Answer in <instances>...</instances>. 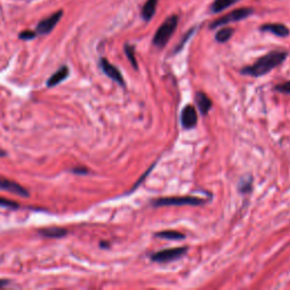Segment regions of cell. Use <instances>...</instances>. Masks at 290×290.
Returning a JSON list of instances; mask_svg holds the SVG:
<instances>
[{
  "label": "cell",
  "mask_w": 290,
  "mask_h": 290,
  "mask_svg": "<svg viewBox=\"0 0 290 290\" xmlns=\"http://www.w3.org/2000/svg\"><path fill=\"white\" fill-rule=\"evenodd\" d=\"M188 250L187 247H176V248H168L163 249L151 256V260L157 263H169V262L178 260L186 254Z\"/></svg>",
  "instance_id": "obj_5"
},
{
  "label": "cell",
  "mask_w": 290,
  "mask_h": 290,
  "mask_svg": "<svg viewBox=\"0 0 290 290\" xmlns=\"http://www.w3.org/2000/svg\"><path fill=\"white\" fill-rule=\"evenodd\" d=\"M0 157H6V152L0 149Z\"/></svg>",
  "instance_id": "obj_27"
},
{
  "label": "cell",
  "mask_w": 290,
  "mask_h": 290,
  "mask_svg": "<svg viewBox=\"0 0 290 290\" xmlns=\"http://www.w3.org/2000/svg\"><path fill=\"white\" fill-rule=\"evenodd\" d=\"M195 101L202 114H207L212 107V101L203 92H198L195 94Z\"/></svg>",
  "instance_id": "obj_12"
},
{
  "label": "cell",
  "mask_w": 290,
  "mask_h": 290,
  "mask_svg": "<svg viewBox=\"0 0 290 290\" xmlns=\"http://www.w3.org/2000/svg\"><path fill=\"white\" fill-rule=\"evenodd\" d=\"M288 52L281 51V50H273L269 53L264 54L263 57H261L256 60V62L252 65V66L244 67L240 73L243 75L253 76V78H260V76L266 75L270 73L272 69L280 66V65L287 59Z\"/></svg>",
  "instance_id": "obj_1"
},
{
  "label": "cell",
  "mask_w": 290,
  "mask_h": 290,
  "mask_svg": "<svg viewBox=\"0 0 290 290\" xmlns=\"http://www.w3.org/2000/svg\"><path fill=\"white\" fill-rule=\"evenodd\" d=\"M238 0H215L211 6V10L213 13H220L222 10L230 7L231 5L236 4Z\"/></svg>",
  "instance_id": "obj_15"
},
{
  "label": "cell",
  "mask_w": 290,
  "mask_h": 290,
  "mask_svg": "<svg viewBox=\"0 0 290 290\" xmlns=\"http://www.w3.org/2000/svg\"><path fill=\"white\" fill-rule=\"evenodd\" d=\"M204 203L205 201L203 199L195 198V196H170V198L156 199L152 202V206H198Z\"/></svg>",
  "instance_id": "obj_3"
},
{
  "label": "cell",
  "mask_w": 290,
  "mask_h": 290,
  "mask_svg": "<svg viewBox=\"0 0 290 290\" xmlns=\"http://www.w3.org/2000/svg\"><path fill=\"white\" fill-rule=\"evenodd\" d=\"M37 34L36 32L33 31H23L22 33L18 35V37L21 40H24V41H29V40H33L34 37H36Z\"/></svg>",
  "instance_id": "obj_21"
},
{
  "label": "cell",
  "mask_w": 290,
  "mask_h": 290,
  "mask_svg": "<svg viewBox=\"0 0 290 290\" xmlns=\"http://www.w3.org/2000/svg\"><path fill=\"white\" fill-rule=\"evenodd\" d=\"M0 206L9 207V209H18V207H20V204H18V203H16V202L9 201V200H7V199L0 198Z\"/></svg>",
  "instance_id": "obj_20"
},
{
  "label": "cell",
  "mask_w": 290,
  "mask_h": 290,
  "mask_svg": "<svg viewBox=\"0 0 290 290\" xmlns=\"http://www.w3.org/2000/svg\"><path fill=\"white\" fill-rule=\"evenodd\" d=\"M108 245H109V244H108V243H105V242H101V243H100V246H101L102 248H108V247H109Z\"/></svg>",
  "instance_id": "obj_26"
},
{
  "label": "cell",
  "mask_w": 290,
  "mask_h": 290,
  "mask_svg": "<svg viewBox=\"0 0 290 290\" xmlns=\"http://www.w3.org/2000/svg\"><path fill=\"white\" fill-rule=\"evenodd\" d=\"M156 236L159 238L172 239V240H180V239L185 238V236L182 233L176 231V230H163L160 233H157Z\"/></svg>",
  "instance_id": "obj_17"
},
{
  "label": "cell",
  "mask_w": 290,
  "mask_h": 290,
  "mask_svg": "<svg viewBox=\"0 0 290 290\" xmlns=\"http://www.w3.org/2000/svg\"><path fill=\"white\" fill-rule=\"evenodd\" d=\"M262 32H269V33L275 34L280 37H286L289 35L290 31L286 25L280 23H272V24H264L261 26Z\"/></svg>",
  "instance_id": "obj_10"
},
{
  "label": "cell",
  "mask_w": 290,
  "mask_h": 290,
  "mask_svg": "<svg viewBox=\"0 0 290 290\" xmlns=\"http://www.w3.org/2000/svg\"><path fill=\"white\" fill-rule=\"evenodd\" d=\"M0 189L10 191V193L22 196V198H29V196H30L29 190L24 188L23 186H21L20 184L15 183L14 180L7 179V178L2 177V176H0Z\"/></svg>",
  "instance_id": "obj_8"
},
{
  "label": "cell",
  "mask_w": 290,
  "mask_h": 290,
  "mask_svg": "<svg viewBox=\"0 0 290 290\" xmlns=\"http://www.w3.org/2000/svg\"><path fill=\"white\" fill-rule=\"evenodd\" d=\"M9 280H7V279H0V288H4V287H6L9 284Z\"/></svg>",
  "instance_id": "obj_25"
},
{
  "label": "cell",
  "mask_w": 290,
  "mask_h": 290,
  "mask_svg": "<svg viewBox=\"0 0 290 290\" xmlns=\"http://www.w3.org/2000/svg\"><path fill=\"white\" fill-rule=\"evenodd\" d=\"M253 14V9L252 8H238L233 10L231 13L222 16V17L212 22L210 25V29H217L222 25H227L229 23H234V22H238L247 18L248 16Z\"/></svg>",
  "instance_id": "obj_4"
},
{
  "label": "cell",
  "mask_w": 290,
  "mask_h": 290,
  "mask_svg": "<svg viewBox=\"0 0 290 290\" xmlns=\"http://www.w3.org/2000/svg\"><path fill=\"white\" fill-rule=\"evenodd\" d=\"M41 236L47 238H63L68 234L67 229L59 228V227H51V228H42L37 230Z\"/></svg>",
  "instance_id": "obj_13"
},
{
  "label": "cell",
  "mask_w": 290,
  "mask_h": 290,
  "mask_svg": "<svg viewBox=\"0 0 290 290\" xmlns=\"http://www.w3.org/2000/svg\"><path fill=\"white\" fill-rule=\"evenodd\" d=\"M100 66H101V69L103 70V73H105L108 78H110L112 81L116 82V83H118L120 86H125V80L123 78L122 73H120V70L116 66H113L112 64L109 63L108 59L101 58Z\"/></svg>",
  "instance_id": "obj_7"
},
{
  "label": "cell",
  "mask_w": 290,
  "mask_h": 290,
  "mask_svg": "<svg viewBox=\"0 0 290 290\" xmlns=\"http://www.w3.org/2000/svg\"><path fill=\"white\" fill-rule=\"evenodd\" d=\"M124 50H125L126 56H127V58L129 60L130 65H132V66L136 70H138L139 69V65H138V60H136V57H135V48H134V46H132V45H125Z\"/></svg>",
  "instance_id": "obj_18"
},
{
  "label": "cell",
  "mask_w": 290,
  "mask_h": 290,
  "mask_svg": "<svg viewBox=\"0 0 290 290\" xmlns=\"http://www.w3.org/2000/svg\"><path fill=\"white\" fill-rule=\"evenodd\" d=\"M252 184H253V179H252L250 176H246L240 179L238 185V189L240 193H248V191H250Z\"/></svg>",
  "instance_id": "obj_19"
},
{
  "label": "cell",
  "mask_w": 290,
  "mask_h": 290,
  "mask_svg": "<svg viewBox=\"0 0 290 290\" xmlns=\"http://www.w3.org/2000/svg\"><path fill=\"white\" fill-rule=\"evenodd\" d=\"M234 32H235V31H234V29H231V27H223V29H221L220 31L217 32L216 40H217L219 43L227 42V41L233 36Z\"/></svg>",
  "instance_id": "obj_16"
},
{
  "label": "cell",
  "mask_w": 290,
  "mask_h": 290,
  "mask_svg": "<svg viewBox=\"0 0 290 290\" xmlns=\"http://www.w3.org/2000/svg\"><path fill=\"white\" fill-rule=\"evenodd\" d=\"M182 125L185 129L194 128L198 124V113L193 106H186L182 111Z\"/></svg>",
  "instance_id": "obj_9"
},
{
  "label": "cell",
  "mask_w": 290,
  "mask_h": 290,
  "mask_svg": "<svg viewBox=\"0 0 290 290\" xmlns=\"http://www.w3.org/2000/svg\"><path fill=\"white\" fill-rule=\"evenodd\" d=\"M64 12L63 10H59L57 13H53L52 15L49 16V17L42 20L39 24L36 26V34L37 35H46L49 34L50 32L54 29V26L58 24V22L60 18L63 17Z\"/></svg>",
  "instance_id": "obj_6"
},
{
  "label": "cell",
  "mask_w": 290,
  "mask_h": 290,
  "mask_svg": "<svg viewBox=\"0 0 290 290\" xmlns=\"http://www.w3.org/2000/svg\"><path fill=\"white\" fill-rule=\"evenodd\" d=\"M159 0H146V3L144 4L143 8H142V18L145 22H149L152 20L153 15L156 14L157 6H158Z\"/></svg>",
  "instance_id": "obj_14"
},
{
  "label": "cell",
  "mask_w": 290,
  "mask_h": 290,
  "mask_svg": "<svg viewBox=\"0 0 290 290\" xmlns=\"http://www.w3.org/2000/svg\"><path fill=\"white\" fill-rule=\"evenodd\" d=\"M177 25H178V16L177 15L169 16L156 32L154 37H153V45L158 48L165 47L168 41L170 40L173 32L176 31Z\"/></svg>",
  "instance_id": "obj_2"
},
{
  "label": "cell",
  "mask_w": 290,
  "mask_h": 290,
  "mask_svg": "<svg viewBox=\"0 0 290 290\" xmlns=\"http://www.w3.org/2000/svg\"><path fill=\"white\" fill-rule=\"evenodd\" d=\"M68 75H69L68 67L67 66H62L57 70L56 73H53L50 76V79L48 80V82H47L48 87H53V86L60 84L62 82H64L65 80L68 78Z\"/></svg>",
  "instance_id": "obj_11"
},
{
  "label": "cell",
  "mask_w": 290,
  "mask_h": 290,
  "mask_svg": "<svg viewBox=\"0 0 290 290\" xmlns=\"http://www.w3.org/2000/svg\"><path fill=\"white\" fill-rule=\"evenodd\" d=\"M193 32H194V29H193V30H190V31L188 32V33H187V35H185V37H184V39H183V41H182V42H180V43H179V46H178V48H176V50H175V52H177V51H179V50H180V49H182V48L184 47V45H185V42H187V40L189 39V36H190L191 34H193Z\"/></svg>",
  "instance_id": "obj_23"
},
{
  "label": "cell",
  "mask_w": 290,
  "mask_h": 290,
  "mask_svg": "<svg viewBox=\"0 0 290 290\" xmlns=\"http://www.w3.org/2000/svg\"><path fill=\"white\" fill-rule=\"evenodd\" d=\"M275 90L277 92L280 93H286V94H290V81L284 82L282 84H279L275 87Z\"/></svg>",
  "instance_id": "obj_22"
},
{
  "label": "cell",
  "mask_w": 290,
  "mask_h": 290,
  "mask_svg": "<svg viewBox=\"0 0 290 290\" xmlns=\"http://www.w3.org/2000/svg\"><path fill=\"white\" fill-rule=\"evenodd\" d=\"M73 173H78V175H87L89 173V169L85 167H76L72 169Z\"/></svg>",
  "instance_id": "obj_24"
}]
</instances>
